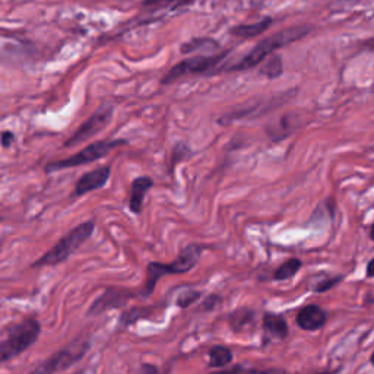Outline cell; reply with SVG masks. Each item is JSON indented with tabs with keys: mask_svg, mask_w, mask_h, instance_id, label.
Listing matches in <instances>:
<instances>
[{
	"mask_svg": "<svg viewBox=\"0 0 374 374\" xmlns=\"http://www.w3.org/2000/svg\"><path fill=\"white\" fill-rule=\"evenodd\" d=\"M263 65L259 69V73L269 79H277L284 73V62L282 57L278 55H270L263 62Z\"/></svg>",
	"mask_w": 374,
	"mask_h": 374,
	"instance_id": "d6986e66",
	"label": "cell"
},
{
	"mask_svg": "<svg viewBox=\"0 0 374 374\" xmlns=\"http://www.w3.org/2000/svg\"><path fill=\"white\" fill-rule=\"evenodd\" d=\"M310 31H312L310 25H295V27H290V28H285V30H281L275 34H272V35L263 38L262 41H259L240 62L227 67V70L229 72H240V70H248L252 67H256L268 56L275 53L277 50L304 38L306 35L310 34Z\"/></svg>",
	"mask_w": 374,
	"mask_h": 374,
	"instance_id": "6da1fadb",
	"label": "cell"
},
{
	"mask_svg": "<svg viewBox=\"0 0 374 374\" xmlns=\"http://www.w3.org/2000/svg\"><path fill=\"white\" fill-rule=\"evenodd\" d=\"M41 334L40 321L25 317L6 329V338L0 342V363H8L31 348Z\"/></svg>",
	"mask_w": 374,
	"mask_h": 374,
	"instance_id": "3957f363",
	"label": "cell"
},
{
	"mask_svg": "<svg viewBox=\"0 0 374 374\" xmlns=\"http://www.w3.org/2000/svg\"><path fill=\"white\" fill-rule=\"evenodd\" d=\"M128 141L126 139H104V141H97L94 143H89L87 148H84L82 151H79L78 154L70 155L65 160H59V161H52L45 165V172H55V171H60V170H67V168H73V167H81L85 164H91L95 163L98 160H101L104 157H107L113 149L121 146V145H126Z\"/></svg>",
	"mask_w": 374,
	"mask_h": 374,
	"instance_id": "5b68a950",
	"label": "cell"
},
{
	"mask_svg": "<svg viewBox=\"0 0 374 374\" xmlns=\"http://www.w3.org/2000/svg\"><path fill=\"white\" fill-rule=\"evenodd\" d=\"M263 328L272 336L284 339L288 336V323L284 316L275 313H266L263 316Z\"/></svg>",
	"mask_w": 374,
	"mask_h": 374,
	"instance_id": "e0dca14e",
	"label": "cell"
},
{
	"mask_svg": "<svg viewBox=\"0 0 374 374\" xmlns=\"http://www.w3.org/2000/svg\"><path fill=\"white\" fill-rule=\"evenodd\" d=\"M367 277L374 278V259H371L367 265Z\"/></svg>",
	"mask_w": 374,
	"mask_h": 374,
	"instance_id": "f1b7e54d",
	"label": "cell"
},
{
	"mask_svg": "<svg viewBox=\"0 0 374 374\" xmlns=\"http://www.w3.org/2000/svg\"><path fill=\"white\" fill-rule=\"evenodd\" d=\"M201 291H185L182 292L179 297H177V300H176V304L182 309H187L189 306H192L193 303H196L199 298H201Z\"/></svg>",
	"mask_w": 374,
	"mask_h": 374,
	"instance_id": "d4e9b609",
	"label": "cell"
},
{
	"mask_svg": "<svg viewBox=\"0 0 374 374\" xmlns=\"http://www.w3.org/2000/svg\"><path fill=\"white\" fill-rule=\"evenodd\" d=\"M298 126H300V117L295 113H285L275 123L269 124L266 128V133L273 142H280L295 132Z\"/></svg>",
	"mask_w": 374,
	"mask_h": 374,
	"instance_id": "4fadbf2b",
	"label": "cell"
},
{
	"mask_svg": "<svg viewBox=\"0 0 374 374\" xmlns=\"http://www.w3.org/2000/svg\"><path fill=\"white\" fill-rule=\"evenodd\" d=\"M113 106L111 104H104L99 107L87 121H84L81 126L78 128V131L75 132L66 142H65V148H73L77 146L82 142L89 141L91 138H94L95 135H98L101 132L107 124L110 123L111 117H113Z\"/></svg>",
	"mask_w": 374,
	"mask_h": 374,
	"instance_id": "ba28073f",
	"label": "cell"
},
{
	"mask_svg": "<svg viewBox=\"0 0 374 374\" xmlns=\"http://www.w3.org/2000/svg\"><path fill=\"white\" fill-rule=\"evenodd\" d=\"M302 269V260L300 259H290L284 262L273 273V280L275 281H287L292 277H295L298 270Z\"/></svg>",
	"mask_w": 374,
	"mask_h": 374,
	"instance_id": "7402d4cb",
	"label": "cell"
},
{
	"mask_svg": "<svg viewBox=\"0 0 374 374\" xmlns=\"http://www.w3.org/2000/svg\"><path fill=\"white\" fill-rule=\"evenodd\" d=\"M89 350V342L85 339H75L70 343H67L62 350L50 356L47 360H44L37 368H34V373H59L66 371L70 367H73L77 363H79Z\"/></svg>",
	"mask_w": 374,
	"mask_h": 374,
	"instance_id": "52a82bcc",
	"label": "cell"
},
{
	"mask_svg": "<svg viewBox=\"0 0 374 374\" xmlns=\"http://www.w3.org/2000/svg\"><path fill=\"white\" fill-rule=\"evenodd\" d=\"M222 298L218 295V294H211L205 298V302H204V310L207 312H211L214 310L219 303H221Z\"/></svg>",
	"mask_w": 374,
	"mask_h": 374,
	"instance_id": "4316f807",
	"label": "cell"
},
{
	"mask_svg": "<svg viewBox=\"0 0 374 374\" xmlns=\"http://www.w3.org/2000/svg\"><path fill=\"white\" fill-rule=\"evenodd\" d=\"M197 0H143L142 8L146 12H172L189 5H193Z\"/></svg>",
	"mask_w": 374,
	"mask_h": 374,
	"instance_id": "2e32d148",
	"label": "cell"
},
{
	"mask_svg": "<svg viewBox=\"0 0 374 374\" xmlns=\"http://www.w3.org/2000/svg\"><path fill=\"white\" fill-rule=\"evenodd\" d=\"M135 292L121 288H107L101 295L97 297V300L88 309V316H99L109 310L120 309L126 304L132 298H135Z\"/></svg>",
	"mask_w": 374,
	"mask_h": 374,
	"instance_id": "9c48e42d",
	"label": "cell"
},
{
	"mask_svg": "<svg viewBox=\"0 0 374 374\" xmlns=\"http://www.w3.org/2000/svg\"><path fill=\"white\" fill-rule=\"evenodd\" d=\"M326 320H328L326 312L316 304H309L303 307L295 317L297 325L302 329L310 331V332L321 329L323 326H325Z\"/></svg>",
	"mask_w": 374,
	"mask_h": 374,
	"instance_id": "7c38bea8",
	"label": "cell"
},
{
	"mask_svg": "<svg viewBox=\"0 0 374 374\" xmlns=\"http://www.w3.org/2000/svg\"><path fill=\"white\" fill-rule=\"evenodd\" d=\"M218 48L219 44L212 38H193L180 47V52L183 55H189L197 52H216Z\"/></svg>",
	"mask_w": 374,
	"mask_h": 374,
	"instance_id": "ac0fdd59",
	"label": "cell"
},
{
	"mask_svg": "<svg viewBox=\"0 0 374 374\" xmlns=\"http://www.w3.org/2000/svg\"><path fill=\"white\" fill-rule=\"evenodd\" d=\"M342 281V277H332V278H328L325 281H320L316 287H314V291L316 292H326L328 290L334 288L336 284H339Z\"/></svg>",
	"mask_w": 374,
	"mask_h": 374,
	"instance_id": "484cf974",
	"label": "cell"
},
{
	"mask_svg": "<svg viewBox=\"0 0 374 374\" xmlns=\"http://www.w3.org/2000/svg\"><path fill=\"white\" fill-rule=\"evenodd\" d=\"M192 155L190 148L185 142H179L171 151V165H177L180 161L187 160Z\"/></svg>",
	"mask_w": 374,
	"mask_h": 374,
	"instance_id": "cb8c5ba5",
	"label": "cell"
},
{
	"mask_svg": "<svg viewBox=\"0 0 374 374\" xmlns=\"http://www.w3.org/2000/svg\"><path fill=\"white\" fill-rule=\"evenodd\" d=\"M273 19L270 16H266L255 23H243V25H237V27H233L230 30V34L237 37V38H255L260 34H263L265 31L269 30V27L272 25Z\"/></svg>",
	"mask_w": 374,
	"mask_h": 374,
	"instance_id": "9a60e30c",
	"label": "cell"
},
{
	"mask_svg": "<svg viewBox=\"0 0 374 374\" xmlns=\"http://www.w3.org/2000/svg\"><path fill=\"white\" fill-rule=\"evenodd\" d=\"M204 251L205 246L202 244H189L171 263H160V262L148 263L143 295H151L158 281L163 277L179 275V273L190 272L199 263V260H201Z\"/></svg>",
	"mask_w": 374,
	"mask_h": 374,
	"instance_id": "7a4b0ae2",
	"label": "cell"
},
{
	"mask_svg": "<svg viewBox=\"0 0 374 374\" xmlns=\"http://www.w3.org/2000/svg\"><path fill=\"white\" fill-rule=\"evenodd\" d=\"M255 320V312L251 309H238L230 316V326L234 332H240L252 325Z\"/></svg>",
	"mask_w": 374,
	"mask_h": 374,
	"instance_id": "44dd1931",
	"label": "cell"
},
{
	"mask_svg": "<svg viewBox=\"0 0 374 374\" xmlns=\"http://www.w3.org/2000/svg\"><path fill=\"white\" fill-rule=\"evenodd\" d=\"M370 363L374 365V353L371 354V357H370Z\"/></svg>",
	"mask_w": 374,
	"mask_h": 374,
	"instance_id": "d6a6232c",
	"label": "cell"
},
{
	"mask_svg": "<svg viewBox=\"0 0 374 374\" xmlns=\"http://www.w3.org/2000/svg\"><path fill=\"white\" fill-rule=\"evenodd\" d=\"M363 48H364V50H374V37L365 40V41L363 43Z\"/></svg>",
	"mask_w": 374,
	"mask_h": 374,
	"instance_id": "f546056e",
	"label": "cell"
},
{
	"mask_svg": "<svg viewBox=\"0 0 374 374\" xmlns=\"http://www.w3.org/2000/svg\"><path fill=\"white\" fill-rule=\"evenodd\" d=\"M151 312L149 309H145V307H135L126 313H123V316L120 317V321H119V328H128L131 325H133L135 321H138L139 319H143V317H148L146 314Z\"/></svg>",
	"mask_w": 374,
	"mask_h": 374,
	"instance_id": "603a6c76",
	"label": "cell"
},
{
	"mask_svg": "<svg viewBox=\"0 0 374 374\" xmlns=\"http://www.w3.org/2000/svg\"><path fill=\"white\" fill-rule=\"evenodd\" d=\"M229 56V52H221L218 55H208V56H193L186 60H182L176 66H172L165 77L163 78L161 84L168 85L179 81L185 77H194V75H211L216 72L219 63Z\"/></svg>",
	"mask_w": 374,
	"mask_h": 374,
	"instance_id": "8992f818",
	"label": "cell"
},
{
	"mask_svg": "<svg viewBox=\"0 0 374 374\" xmlns=\"http://www.w3.org/2000/svg\"><path fill=\"white\" fill-rule=\"evenodd\" d=\"M153 186H154V180L149 176H141L132 182L131 199H129V208L132 214L139 215L142 212L145 196L149 190H151Z\"/></svg>",
	"mask_w": 374,
	"mask_h": 374,
	"instance_id": "5bb4252c",
	"label": "cell"
},
{
	"mask_svg": "<svg viewBox=\"0 0 374 374\" xmlns=\"http://www.w3.org/2000/svg\"><path fill=\"white\" fill-rule=\"evenodd\" d=\"M141 371H142V373H149V371L157 373V371H158V368H157V367H154V365H146V364H143V365L141 367Z\"/></svg>",
	"mask_w": 374,
	"mask_h": 374,
	"instance_id": "4dcf8cb0",
	"label": "cell"
},
{
	"mask_svg": "<svg viewBox=\"0 0 374 374\" xmlns=\"http://www.w3.org/2000/svg\"><path fill=\"white\" fill-rule=\"evenodd\" d=\"M0 222H2V218H0Z\"/></svg>",
	"mask_w": 374,
	"mask_h": 374,
	"instance_id": "836d02e7",
	"label": "cell"
},
{
	"mask_svg": "<svg viewBox=\"0 0 374 374\" xmlns=\"http://www.w3.org/2000/svg\"><path fill=\"white\" fill-rule=\"evenodd\" d=\"M282 98L284 94H281V97H275V98H269V99H259V101L251 107H246V109H240L237 111H233L227 116H224V119L219 120V123H229L233 120H238V119H247V116L251 117H256L260 114L268 113L269 110L277 109L281 103H282Z\"/></svg>",
	"mask_w": 374,
	"mask_h": 374,
	"instance_id": "8fae6325",
	"label": "cell"
},
{
	"mask_svg": "<svg viewBox=\"0 0 374 374\" xmlns=\"http://www.w3.org/2000/svg\"><path fill=\"white\" fill-rule=\"evenodd\" d=\"M13 141V135L11 132H6V133H2V145L4 146H11Z\"/></svg>",
	"mask_w": 374,
	"mask_h": 374,
	"instance_id": "83f0119b",
	"label": "cell"
},
{
	"mask_svg": "<svg viewBox=\"0 0 374 374\" xmlns=\"http://www.w3.org/2000/svg\"><path fill=\"white\" fill-rule=\"evenodd\" d=\"M95 230V224L92 221L81 222L78 227L72 229L65 237H62L50 251H47L41 258H38L31 268H45L56 266L67 260L78 248L92 236Z\"/></svg>",
	"mask_w": 374,
	"mask_h": 374,
	"instance_id": "277c9868",
	"label": "cell"
},
{
	"mask_svg": "<svg viewBox=\"0 0 374 374\" xmlns=\"http://www.w3.org/2000/svg\"><path fill=\"white\" fill-rule=\"evenodd\" d=\"M370 238L374 241V224L371 226V230H370Z\"/></svg>",
	"mask_w": 374,
	"mask_h": 374,
	"instance_id": "1f68e13d",
	"label": "cell"
},
{
	"mask_svg": "<svg viewBox=\"0 0 374 374\" xmlns=\"http://www.w3.org/2000/svg\"><path fill=\"white\" fill-rule=\"evenodd\" d=\"M111 177V167L110 165H103L98 167L92 171L85 172L84 176L79 177L73 187V192L70 194V199H78L87 193H91L94 190H98L104 187Z\"/></svg>",
	"mask_w": 374,
	"mask_h": 374,
	"instance_id": "30bf717a",
	"label": "cell"
},
{
	"mask_svg": "<svg viewBox=\"0 0 374 374\" xmlns=\"http://www.w3.org/2000/svg\"><path fill=\"white\" fill-rule=\"evenodd\" d=\"M231 361H233V353L230 348L216 345V346H212L209 350V367L222 368V367H227L229 364H231Z\"/></svg>",
	"mask_w": 374,
	"mask_h": 374,
	"instance_id": "ffe728a7",
	"label": "cell"
}]
</instances>
